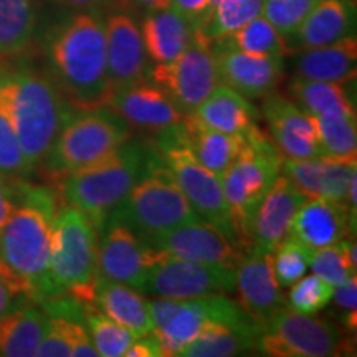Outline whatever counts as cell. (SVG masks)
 I'll return each instance as SVG.
<instances>
[{
  "label": "cell",
  "mask_w": 357,
  "mask_h": 357,
  "mask_svg": "<svg viewBox=\"0 0 357 357\" xmlns=\"http://www.w3.org/2000/svg\"><path fill=\"white\" fill-rule=\"evenodd\" d=\"M55 83L75 109L105 106L111 95L106 70L105 20L95 10L58 26L48 45Z\"/></svg>",
  "instance_id": "cell-1"
},
{
  "label": "cell",
  "mask_w": 357,
  "mask_h": 357,
  "mask_svg": "<svg viewBox=\"0 0 357 357\" xmlns=\"http://www.w3.org/2000/svg\"><path fill=\"white\" fill-rule=\"evenodd\" d=\"M58 205L47 187L25 182L22 204L0 230V260L25 284L30 300H53L50 278L52 227Z\"/></svg>",
  "instance_id": "cell-2"
},
{
  "label": "cell",
  "mask_w": 357,
  "mask_h": 357,
  "mask_svg": "<svg viewBox=\"0 0 357 357\" xmlns=\"http://www.w3.org/2000/svg\"><path fill=\"white\" fill-rule=\"evenodd\" d=\"M0 98L6 102L26 162L35 171L45 162L75 108L53 79L33 71L0 78Z\"/></svg>",
  "instance_id": "cell-3"
},
{
  "label": "cell",
  "mask_w": 357,
  "mask_h": 357,
  "mask_svg": "<svg viewBox=\"0 0 357 357\" xmlns=\"http://www.w3.org/2000/svg\"><path fill=\"white\" fill-rule=\"evenodd\" d=\"M151 153L129 139L121 147L86 167L60 178V192L65 205L78 208L102 230L109 213L144 174Z\"/></svg>",
  "instance_id": "cell-4"
},
{
  "label": "cell",
  "mask_w": 357,
  "mask_h": 357,
  "mask_svg": "<svg viewBox=\"0 0 357 357\" xmlns=\"http://www.w3.org/2000/svg\"><path fill=\"white\" fill-rule=\"evenodd\" d=\"M284 155L265 131L253 126L245 132V147L218 178L235 234L245 248L252 247V229L258 205L280 176Z\"/></svg>",
  "instance_id": "cell-5"
},
{
  "label": "cell",
  "mask_w": 357,
  "mask_h": 357,
  "mask_svg": "<svg viewBox=\"0 0 357 357\" xmlns=\"http://www.w3.org/2000/svg\"><path fill=\"white\" fill-rule=\"evenodd\" d=\"M195 220L202 218L153 151L144 174L126 199L109 213L106 223L121 222L141 240H146Z\"/></svg>",
  "instance_id": "cell-6"
},
{
  "label": "cell",
  "mask_w": 357,
  "mask_h": 357,
  "mask_svg": "<svg viewBox=\"0 0 357 357\" xmlns=\"http://www.w3.org/2000/svg\"><path fill=\"white\" fill-rule=\"evenodd\" d=\"M100 230L86 213L71 205L58 207L52 227L50 278L60 296L91 305L98 276Z\"/></svg>",
  "instance_id": "cell-7"
},
{
  "label": "cell",
  "mask_w": 357,
  "mask_h": 357,
  "mask_svg": "<svg viewBox=\"0 0 357 357\" xmlns=\"http://www.w3.org/2000/svg\"><path fill=\"white\" fill-rule=\"evenodd\" d=\"M132 126L109 106L73 109L42 166L55 178L86 167L121 147Z\"/></svg>",
  "instance_id": "cell-8"
},
{
  "label": "cell",
  "mask_w": 357,
  "mask_h": 357,
  "mask_svg": "<svg viewBox=\"0 0 357 357\" xmlns=\"http://www.w3.org/2000/svg\"><path fill=\"white\" fill-rule=\"evenodd\" d=\"M155 154L171 171L174 181L184 192L200 218L212 223L223 235L229 236L231 242L243 247L235 234L220 178L217 174L204 167L192 154L187 146L182 123L159 131V139L155 141Z\"/></svg>",
  "instance_id": "cell-9"
},
{
  "label": "cell",
  "mask_w": 357,
  "mask_h": 357,
  "mask_svg": "<svg viewBox=\"0 0 357 357\" xmlns=\"http://www.w3.org/2000/svg\"><path fill=\"white\" fill-rule=\"evenodd\" d=\"M257 349L273 357L349 356L351 337L337 323L283 307L258 323Z\"/></svg>",
  "instance_id": "cell-10"
},
{
  "label": "cell",
  "mask_w": 357,
  "mask_h": 357,
  "mask_svg": "<svg viewBox=\"0 0 357 357\" xmlns=\"http://www.w3.org/2000/svg\"><path fill=\"white\" fill-rule=\"evenodd\" d=\"M149 312L154 324L153 334L159 341L162 354L167 357L181 354L182 347L208 321L231 326H258L238 301L229 300L227 294L189 300L154 298L149 301Z\"/></svg>",
  "instance_id": "cell-11"
},
{
  "label": "cell",
  "mask_w": 357,
  "mask_h": 357,
  "mask_svg": "<svg viewBox=\"0 0 357 357\" xmlns=\"http://www.w3.org/2000/svg\"><path fill=\"white\" fill-rule=\"evenodd\" d=\"M147 258L149 268L142 293L151 296L189 300L231 294L236 289L235 263L189 261L155 252L149 247Z\"/></svg>",
  "instance_id": "cell-12"
},
{
  "label": "cell",
  "mask_w": 357,
  "mask_h": 357,
  "mask_svg": "<svg viewBox=\"0 0 357 357\" xmlns=\"http://www.w3.org/2000/svg\"><path fill=\"white\" fill-rule=\"evenodd\" d=\"M147 78L164 89L187 118L220 84L212 40L195 29L185 50L171 63H159L147 70Z\"/></svg>",
  "instance_id": "cell-13"
},
{
  "label": "cell",
  "mask_w": 357,
  "mask_h": 357,
  "mask_svg": "<svg viewBox=\"0 0 357 357\" xmlns=\"http://www.w3.org/2000/svg\"><path fill=\"white\" fill-rule=\"evenodd\" d=\"M147 247L166 255L200 263H235L245 255L243 247L231 242L217 227L205 220H195L176 227L162 235L142 240Z\"/></svg>",
  "instance_id": "cell-14"
},
{
  "label": "cell",
  "mask_w": 357,
  "mask_h": 357,
  "mask_svg": "<svg viewBox=\"0 0 357 357\" xmlns=\"http://www.w3.org/2000/svg\"><path fill=\"white\" fill-rule=\"evenodd\" d=\"M218 82L247 100L265 98L273 93L283 79V58L253 55L213 42Z\"/></svg>",
  "instance_id": "cell-15"
},
{
  "label": "cell",
  "mask_w": 357,
  "mask_h": 357,
  "mask_svg": "<svg viewBox=\"0 0 357 357\" xmlns=\"http://www.w3.org/2000/svg\"><path fill=\"white\" fill-rule=\"evenodd\" d=\"M238 305L261 323L287 307L283 288L276 281L273 257L260 247H250L236 265V289Z\"/></svg>",
  "instance_id": "cell-16"
},
{
  "label": "cell",
  "mask_w": 357,
  "mask_h": 357,
  "mask_svg": "<svg viewBox=\"0 0 357 357\" xmlns=\"http://www.w3.org/2000/svg\"><path fill=\"white\" fill-rule=\"evenodd\" d=\"M105 33L111 91L146 79L147 55L137 22L129 13L114 12L105 22Z\"/></svg>",
  "instance_id": "cell-17"
},
{
  "label": "cell",
  "mask_w": 357,
  "mask_h": 357,
  "mask_svg": "<svg viewBox=\"0 0 357 357\" xmlns=\"http://www.w3.org/2000/svg\"><path fill=\"white\" fill-rule=\"evenodd\" d=\"M98 245V273L142 291L147 280V247L121 222H108Z\"/></svg>",
  "instance_id": "cell-18"
},
{
  "label": "cell",
  "mask_w": 357,
  "mask_h": 357,
  "mask_svg": "<svg viewBox=\"0 0 357 357\" xmlns=\"http://www.w3.org/2000/svg\"><path fill=\"white\" fill-rule=\"evenodd\" d=\"M263 116L271 141L284 158L312 159L323 155L312 118L293 100L270 93L263 101Z\"/></svg>",
  "instance_id": "cell-19"
},
{
  "label": "cell",
  "mask_w": 357,
  "mask_h": 357,
  "mask_svg": "<svg viewBox=\"0 0 357 357\" xmlns=\"http://www.w3.org/2000/svg\"><path fill=\"white\" fill-rule=\"evenodd\" d=\"M106 106L114 109L132 128L146 131H164L185 118L164 89L146 79L113 89Z\"/></svg>",
  "instance_id": "cell-20"
},
{
  "label": "cell",
  "mask_w": 357,
  "mask_h": 357,
  "mask_svg": "<svg viewBox=\"0 0 357 357\" xmlns=\"http://www.w3.org/2000/svg\"><path fill=\"white\" fill-rule=\"evenodd\" d=\"M354 230L356 217L347 204L324 197H307L293 217L289 236L316 250L349 238Z\"/></svg>",
  "instance_id": "cell-21"
},
{
  "label": "cell",
  "mask_w": 357,
  "mask_h": 357,
  "mask_svg": "<svg viewBox=\"0 0 357 357\" xmlns=\"http://www.w3.org/2000/svg\"><path fill=\"white\" fill-rule=\"evenodd\" d=\"M306 200L307 195L303 194L284 174H280L257 208L252 229V247L273 252L289 236L293 217Z\"/></svg>",
  "instance_id": "cell-22"
},
{
  "label": "cell",
  "mask_w": 357,
  "mask_h": 357,
  "mask_svg": "<svg viewBox=\"0 0 357 357\" xmlns=\"http://www.w3.org/2000/svg\"><path fill=\"white\" fill-rule=\"evenodd\" d=\"M356 8L351 0H318L296 32L287 38L288 52L331 45L352 35Z\"/></svg>",
  "instance_id": "cell-23"
},
{
  "label": "cell",
  "mask_w": 357,
  "mask_h": 357,
  "mask_svg": "<svg viewBox=\"0 0 357 357\" xmlns=\"http://www.w3.org/2000/svg\"><path fill=\"white\" fill-rule=\"evenodd\" d=\"M91 305L129 329L136 337L153 333L154 324L149 312V301L128 284L108 280L98 273L93 287Z\"/></svg>",
  "instance_id": "cell-24"
},
{
  "label": "cell",
  "mask_w": 357,
  "mask_h": 357,
  "mask_svg": "<svg viewBox=\"0 0 357 357\" xmlns=\"http://www.w3.org/2000/svg\"><path fill=\"white\" fill-rule=\"evenodd\" d=\"M194 26L174 8L147 12L141 25L146 55L155 65L171 63L189 45Z\"/></svg>",
  "instance_id": "cell-25"
},
{
  "label": "cell",
  "mask_w": 357,
  "mask_h": 357,
  "mask_svg": "<svg viewBox=\"0 0 357 357\" xmlns=\"http://www.w3.org/2000/svg\"><path fill=\"white\" fill-rule=\"evenodd\" d=\"M357 40L354 35L331 45L307 48L298 56L294 73L314 82H352L356 78Z\"/></svg>",
  "instance_id": "cell-26"
},
{
  "label": "cell",
  "mask_w": 357,
  "mask_h": 357,
  "mask_svg": "<svg viewBox=\"0 0 357 357\" xmlns=\"http://www.w3.org/2000/svg\"><path fill=\"white\" fill-rule=\"evenodd\" d=\"M189 118L215 131L245 134L255 126L257 108L234 89L218 84Z\"/></svg>",
  "instance_id": "cell-27"
},
{
  "label": "cell",
  "mask_w": 357,
  "mask_h": 357,
  "mask_svg": "<svg viewBox=\"0 0 357 357\" xmlns=\"http://www.w3.org/2000/svg\"><path fill=\"white\" fill-rule=\"evenodd\" d=\"M258 326H231L208 321L182 347L184 357H230L257 349Z\"/></svg>",
  "instance_id": "cell-28"
},
{
  "label": "cell",
  "mask_w": 357,
  "mask_h": 357,
  "mask_svg": "<svg viewBox=\"0 0 357 357\" xmlns=\"http://www.w3.org/2000/svg\"><path fill=\"white\" fill-rule=\"evenodd\" d=\"M182 128H184L187 146L195 159L217 176L229 169L245 147V134L215 131L202 126L189 116L182 121Z\"/></svg>",
  "instance_id": "cell-29"
},
{
  "label": "cell",
  "mask_w": 357,
  "mask_h": 357,
  "mask_svg": "<svg viewBox=\"0 0 357 357\" xmlns=\"http://www.w3.org/2000/svg\"><path fill=\"white\" fill-rule=\"evenodd\" d=\"M48 316L33 306H20L0 316V356L32 357L38 349Z\"/></svg>",
  "instance_id": "cell-30"
},
{
  "label": "cell",
  "mask_w": 357,
  "mask_h": 357,
  "mask_svg": "<svg viewBox=\"0 0 357 357\" xmlns=\"http://www.w3.org/2000/svg\"><path fill=\"white\" fill-rule=\"evenodd\" d=\"M352 82H314L294 77L289 83V95L293 101L305 109L307 114H326V113H356L354 98H351L349 84Z\"/></svg>",
  "instance_id": "cell-31"
},
{
  "label": "cell",
  "mask_w": 357,
  "mask_h": 357,
  "mask_svg": "<svg viewBox=\"0 0 357 357\" xmlns=\"http://www.w3.org/2000/svg\"><path fill=\"white\" fill-rule=\"evenodd\" d=\"M35 25V0H0V56L24 52L32 42Z\"/></svg>",
  "instance_id": "cell-32"
},
{
  "label": "cell",
  "mask_w": 357,
  "mask_h": 357,
  "mask_svg": "<svg viewBox=\"0 0 357 357\" xmlns=\"http://www.w3.org/2000/svg\"><path fill=\"white\" fill-rule=\"evenodd\" d=\"M311 118L323 155L342 159L357 158L356 113H326Z\"/></svg>",
  "instance_id": "cell-33"
},
{
  "label": "cell",
  "mask_w": 357,
  "mask_h": 357,
  "mask_svg": "<svg viewBox=\"0 0 357 357\" xmlns=\"http://www.w3.org/2000/svg\"><path fill=\"white\" fill-rule=\"evenodd\" d=\"M213 42L245 53H253V55L287 56L289 53L287 38L263 15L255 17L234 33L213 40Z\"/></svg>",
  "instance_id": "cell-34"
},
{
  "label": "cell",
  "mask_w": 357,
  "mask_h": 357,
  "mask_svg": "<svg viewBox=\"0 0 357 357\" xmlns=\"http://www.w3.org/2000/svg\"><path fill=\"white\" fill-rule=\"evenodd\" d=\"M356 242L349 238L316 248L311 253V271L333 287H339L356 276Z\"/></svg>",
  "instance_id": "cell-35"
},
{
  "label": "cell",
  "mask_w": 357,
  "mask_h": 357,
  "mask_svg": "<svg viewBox=\"0 0 357 357\" xmlns=\"http://www.w3.org/2000/svg\"><path fill=\"white\" fill-rule=\"evenodd\" d=\"M83 311L89 336H91L98 356L121 357L126 354L128 347L132 344L136 336L124 326L98 311L93 305H86Z\"/></svg>",
  "instance_id": "cell-36"
},
{
  "label": "cell",
  "mask_w": 357,
  "mask_h": 357,
  "mask_svg": "<svg viewBox=\"0 0 357 357\" xmlns=\"http://www.w3.org/2000/svg\"><path fill=\"white\" fill-rule=\"evenodd\" d=\"M261 8L263 0H218L200 30L211 40L227 37L261 15Z\"/></svg>",
  "instance_id": "cell-37"
},
{
  "label": "cell",
  "mask_w": 357,
  "mask_h": 357,
  "mask_svg": "<svg viewBox=\"0 0 357 357\" xmlns=\"http://www.w3.org/2000/svg\"><path fill=\"white\" fill-rule=\"evenodd\" d=\"M312 250L296 240L294 236L287 238L271 252L273 271L281 288H289L306 275L310 268Z\"/></svg>",
  "instance_id": "cell-38"
},
{
  "label": "cell",
  "mask_w": 357,
  "mask_h": 357,
  "mask_svg": "<svg viewBox=\"0 0 357 357\" xmlns=\"http://www.w3.org/2000/svg\"><path fill=\"white\" fill-rule=\"evenodd\" d=\"M32 172L33 169L26 162L20 142L17 139L6 102L0 98V174L26 178Z\"/></svg>",
  "instance_id": "cell-39"
},
{
  "label": "cell",
  "mask_w": 357,
  "mask_h": 357,
  "mask_svg": "<svg viewBox=\"0 0 357 357\" xmlns=\"http://www.w3.org/2000/svg\"><path fill=\"white\" fill-rule=\"evenodd\" d=\"M287 306L301 314H318L331 303L334 287L319 276H303L293 287H289Z\"/></svg>",
  "instance_id": "cell-40"
},
{
  "label": "cell",
  "mask_w": 357,
  "mask_h": 357,
  "mask_svg": "<svg viewBox=\"0 0 357 357\" xmlns=\"http://www.w3.org/2000/svg\"><path fill=\"white\" fill-rule=\"evenodd\" d=\"M318 0H263L261 15L284 38L296 32Z\"/></svg>",
  "instance_id": "cell-41"
},
{
  "label": "cell",
  "mask_w": 357,
  "mask_h": 357,
  "mask_svg": "<svg viewBox=\"0 0 357 357\" xmlns=\"http://www.w3.org/2000/svg\"><path fill=\"white\" fill-rule=\"evenodd\" d=\"M75 318L58 314L48 318L47 329L40 341L35 356L38 357H70L71 356V323Z\"/></svg>",
  "instance_id": "cell-42"
},
{
  "label": "cell",
  "mask_w": 357,
  "mask_h": 357,
  "mask_svg": "<svg viewBox=\"0 0 357 357\" xmlns=\"http://www.w3.org/2000/svg\"><path fill=\"white\" fill-rule=\"evenodd\" d=\"M331 301L341 312V318L344 321L347 331L354 333L357 324V280L352 276L346 283L334 287Z\"/></svg>",
  "instance_id": "cell-43"
},
{
  "label": "cell",
  "mask_w": 357,
  "mask_h": 357,
  "mask_svg": "<svg viewBox=\"0 0 357 357\" xmlns=\"http://www.w3.org/2000/svg\"><path fill=\"white\" fill-rule=\"evenodd\" d=\"M25 182V178L0 174V230L3 229L13 211L22 204Z\"/></svg>",
  "instance_id": "cell-44"
},
{
  "label": "cell",
  "mask_w": 357,
  "mask_h": 357,
  "mask_svg": "<svg viewBox=\"0 0 357 357\" xmlns=\"http://www.w3.org/2000/svg\"><path fill=\"white\" fill-rule=\"evenodd\" d=\"M213 7V0H171V8L182 15L194 29H202Z\"/></svg>",
  "instance_id": "cell-45"
},
{
  "label": "cell",
  "mask_w": 357,
  "mask_h": 357,
  "mask_svg": "<svg viewBox=\"0 0 357 357\" xmlns=\"http://www.w3.org/2000/svg\"><path fill=\"white\" fill-rule=\"evenodd\" d=\"M71 356L73 357H96L98 352L93 344L91 336H89L86 328L73 319L71 323Z\"/></svg>",
  "instance_id": "cell-46"
},
{
  "label": "cell",
  "mask_w": 357,
  "mask_h": 357,
  "mask_svg": "<svg viewBox=\"0 0 357 357\" xmlns=\"http://www.w3.org/2000/svg\"><path fill=\"white\" fill-rule=\"evenodd\" d=\"M126 357H164L160 349L159 341L153 333L147 336H139L132 341V344L128 347Z\"/></svg>",
  "instance_id": "cell-47"
},
{
  "label": "cell",
  "mask_w": 357,
  "mask_h": 357,
  "mask_svg": "<svg viewBox=\"0 0 357 357\" xmlns=\"http://www.w3.org/2000/svg\"><path fill=\"white\" fill-rule=\"evenodd\" d=\"M132 2L146 12H155L171 7V0H132Z\"/></svg>",
  "instance_id": "cell-48"
},
{
  "label": "cell",
  "mask_w": 357,
  "mask_h": 357,
  "mask_svg": "<svg viewBox=\"0 0 357 357\" xmlns=\"http://www.w3.org/2000/svg\"><path fill=\"white\" fill-rule=\"evenodd\" d=\"M13 293L10 291V288L7 287V283L0 278V316L6 312L8 307L12 305V300H13Z\"/></svg>",
  "instance_id": "cell-49"
},
{
  "label": "cell",
  "mask_w": 357,
  "mask_h": 357,
  "mask_svg": "<svg viewBox=\"0 0 357 357\" xmlns=\"http://www.w3.org/2000/svg\"><path fill=\"white\" fill-rule=\"evenodd\" d=\"M58 3H61L63 7L68 8H79V10H84V8H93L96 6H101L106 0H56Z\"/></svg>",
  "instance_id": "cell-50"
},
{
  "label": "cell",
  "mask_w": 357,
  "mask_h": 357,
  "mask_svg": "<svg viewBox=\"0 0 357 357\" xmlns=\"http://www.w3.org/2000/svg\"><path fill=\"white\" fill-rule=\"evenodd\" d=\"M218 2V0H213V6H215V3Z\"/></svg>",
  "instance_id": "cell-51"
}]
</instances>
